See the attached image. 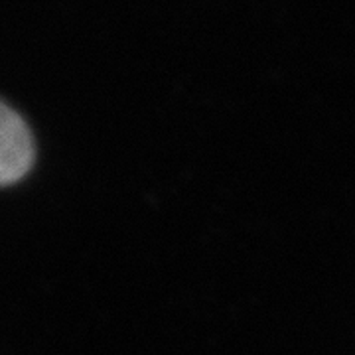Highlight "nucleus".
Listing matches in <instances>:
<instances>
[{
  "label": "nucleus",
  "instance_id": "obj_1",
  "mask_svg": "<svg viewBox=\"0 0 355 355\" xmlns=\"http://www.w3.org/2000/svg\"><path fill=\"white\" fill-rule=\"evenodd\" d=\"M34 162V142L26 123L0 103V186H10L26 176Z\"/></svg>",
  "mask_w": 355,
  "mask_h": 355
}]
</instances>
